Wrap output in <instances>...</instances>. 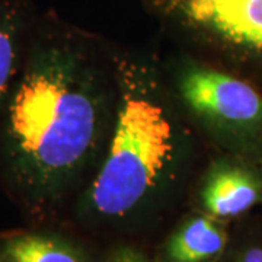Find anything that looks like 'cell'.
Returning <instances> with one entry per match:
<instances>
[{"label": "cell", "mask_w": 262, "mask_h": 262, "mask_svg": "<svg viewBox=\"0 0 262 262\" xmlns=\"http://www.w3.org/2000/svg\"><path fill=\"white\" fill-rule=\"evenodd\" d=\"M261 160H262V159H261Z\"/></svg>", "instance_id": "obj_12"}, {"label": "cell", "mask_w": 262, "mask_h": 262, "mask_svg": "<svg viewBox=\"0 0 262 262\" xmlns=\"http://www.w3.org/2000/svg\"><path fill=\"white\" fill-rule=\"evenodd\" d=\"M220 262H262V215L252 213L232 225L230 241Z\"/></svg>", "instance_id": "obj_9"}, {"label": "cell", "mask_w": 262, "mask_h": 262, "mask_svg": "<svg viewBox=\"0 0 262 262\" xmlns=\"http://www.w3.org/2000/svg\"><path fill=\"white\" fill-rule=\"evenodd\" d=\"M117 103L103 160L72 203L82 233L113 234L115 242L162 225L178 200L185 130L156 69L140 58L117 60Z\"/></svg>", "instance_id": "obj_2"}, {"label": "cell", "mask_w": 262, "mask_h": 262, "mask_svg": "<svg viewBox=\"0 0 262 262\" xmlns=\"http://www.w3.org/2000/svg\"><path fill=\"white\" fill-rule=\"evenodd\" d=\"M101 252L73 232L34 227L0 233L2 262H99Z\"/></svg>", "instance_id": "obj_7"}, {"label": "cell", "mask_w": 262, "mask_h": 262, "mask_svg": "<svg viewBox=\"0 0 262 262\" xmlns=\"http://www.w3.org/2000/svg\"><path fill=\"white\" fill-rule=\"evenodd\" d=\"M99 262H155L144 245L136 242H115L103 248Z\"/></svg>", "instance_id": "obj_10"}, {"label": "cell", "mask_w": 262, "mask_h": 262, "mask_svg": "<svg viewBox=\"0 0 262 262\" xmlns=\"http://www.w3.org/2000/svg\"><path fill=\"white\" fill-rule=\"evenodd\" d=\"M258 206H262V160L229 153L207 170L191 210L233 225Z\"/></svg>", "instance_id": "obj_5"}, {"label": "cell", "mask_w": 262, "mask_h": 262, "mask_svg": "<svg viewBox=\"0 0 262 262\" xmlns=\"http://www.w3.org/2000/svg\"><path fill=\"white\" fill-rule=\"evenodd\" d=\"M232 225L189 210L170 226L151 251L155 262H220Z\"/></svg>", "instance_id": "obj_6"}, {"label": "cell", "mask_w": 262, "mask_h": 262, "mask_svg": "<svg viewBox=\"0 0 262 262\" xmlns=\"http://www.w3.org/2000/svg\"><path fill=\"white\" fill-rule=\"evenodd\" d=\"M177 94L229 153L262 159V91L219 66H184Z\"/></svg>", "instance_id": "obj_4"}, {"label": "cell", "mask_w": 262, "mask_h": 262, "mask_svg": "<svg viewBox=\"0 0 262 262\" xmlns=\"http://www.w3.org/2000/svg\"><path fill=\"white\" fill-rule=\"evenodd\" d=\"M170 27L211 53L219 67L262 91V0H147Z\"/></svg>", "instance_id": "obj_3"}, {"label": "cell", "mask_w": 262, "mask_h": 262, "mask_svg": "<svg viewBox=\"0 0 262 262\" xmlns=\"http://www.w3.org/2000/svg\"><path fill=\"white\" fill-rule=\"evenodd\" d=\"M0 262H2V261H0Z\"/></svg>", "instance_id": "obj_11"}, {"label": "cell", "mask_w": 262, "mask_h": 262, "mask_svg": "<svg viewBox=\"0 0 262 262\" xmlns=\"http://www.w3.org/2000/svg\"><path fill=\"white\" fill-rule=\"evenodd\" d=\"M32 16L28 0H0V117L25 63Z\"/></svg>", "instance_id": "obj_8"}, {"label": "cell", "mask_w": 262, "mask_h": 262, "mask_svg": "<svg viewBox=\"0 0 262 262\" xmlns=\"http://www.w3.org/2000/svg\"><path fill=\"white\" fill-rule=\"evenodd\" d=\"M110 108L105 76L77 38L38 29L0 117L5 178L34 220L56 217L79 195L111 131Z\"/></svg>", "instance_id": "obj_1"}]
</instances>
